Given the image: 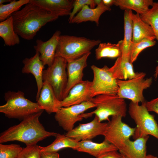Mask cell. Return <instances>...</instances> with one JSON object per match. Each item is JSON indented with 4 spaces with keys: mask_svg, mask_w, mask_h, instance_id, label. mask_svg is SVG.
I'll use <instances>...</instances> for the list:
<instances>
[{
    "mask_svg": "<svg viewBox=\"0 0 158 158\" xmlns=\"http://www.w3.org/2000/svg\"><path fill=\"white\" fill-rule=\"evenodd\" d=\"M97 158H122V155L117 150L112 151L105 153Z\"/></svg>",
    "mask_w": 158,
    "mask_h": 158,
    "instance_id": "cell-36",
    "label": "cell"
},
{
    "mask_svg": "<svg viewBox=\"0 0 158 158\" xmlns=\"http://www.w3.org/2000/svg\"><path fill=\"white\" fill-rule=\"evenodd\" d=\"M99 40H91L84 37L61 35L56 49V57L67 61L79 58L101 43Z\"/></svg>",
    "mask_w": 158,
    "mask_h": 158,
    "instance_id": "cell-4",
    "label": "cell"
},
{
    "mask_svg": "<svg viewBox=\"0 0 158 158\" xmlns=\"http://www.w3.org/2000/svg\"><path fill=\"white\" fill-rule=\"evenodd\" d=\"M133 63L129 58H118L109 71L117 80H126L136 77L138 73L135 72Z\"/></svg>",
    "mask_w": 158,
    "mask_h": 158,
    "instance_id": "cell-22",
    "label": "cell"
},
{
    "mask_svg": "<svg viewBox=\"0 0 158 158\" xmlns=\"http://www.w3.org/2000/svg\"><path fill=\"white\" fill-rule=\"evenodd\" d=\"M96 6H97L99 5L102 2L101 0H94Z\"/></svg>",
    "mask_w": 158,
    "mask_h": 158,
    "instance_id": "cell-40",
    "label": "cell"
},
{
    "mask_svg": "<svg viewBox=\"0 0 158 158\" xmlns=\"http://www.w3.org/2000/svg\"><path fill=\"white\" fill-rule=\"evenodd\" d=\"M23 148L18 144H0V158H17Z\"/></svg>",
    "mask_w": 158,
    "mask_h": 158,
    "instance_id": "cell-32",
    "label": "cell"
},
{
    "mask_svg": "<svg viewBox=\"0 0 158 158\" xmlns=\"http://www.w3.org/2000/svg\"><path fill=\"white\" fill-rule=\"evenodd\" d=\"M131 18L133 22V43H137L144 39H156L151 27L141 19L139 14H135L132 13Z\"/></svg>",
    "mask_w": 158,
    "mask_h": 158,
    "instance_id": "cell-23",
    "label": "cell"
},
{
    "mask_svg": "<svg viewBox=\"0 0 158 158\" xmlns=\"http://www.w3.org/2000/svg\"><path fill=\"white\" fill-rule=\"evenodd\" d=\"M110 7L105 6L102 1L99 5L94 8L86 5L73 17L70 23L79 24L88 21L94 22L97 26L99 24V20L101 15L105 12L110 11Z\"/></svg>",
    "mask_w": 158,
    "mask_h": 158,
    "instance_id": "cell-20",
    "label": "cell"
},
{
    "mask_svg": "<svg viewBox=\"0 0 158 158\" xmlns=\"http://www.w3.org/2000/svg\"><path fill=\"white\" fill-rule=\"evenodd\" d=\"M140 16L144 22L151 27L158 42V2H154L151 8Z\"/></svg>",
    "mask_w": 158,
    "mask_h": 158,
    "instance_id": "cell-29",
    "label": "cell"
},
{
    "mask_svg": "<svg viewBox=\"0 0 158 158\" xmlns=\"http://www.w3.org/2000/svg\"><path fill=\"white\" fill-rule=\"evenodd\" d=\"M123 40L119 41L117 44L110 42L100 43L95 50V56L97 60L102 58H118L122 54Z\"/></svg>",
    "mask_w": 158,
    "mask_h": 158,
    "instance_id": "cell-26",
    "label": "cell"
},
{
    "mask_svg": "<svg viewBox=\"0 0 158 158\" xmlns=\"http://www.w3.org/2000/svg\"><path fill=\"white\" fill-rule=\"evenodd\" d=\"M146 75L145 73L140 72L138 73L136 77L131 79L117 80L118 89L117 95L135 103L145 102L143 91L150 87L153 81L152 77L145 78Z\"/></svg>",
    "mask_w": 158,
    "mask_h": 158,
    "instance_id": "cell-7",
    "label": "cell"
},
{
    "mask_svg": "<svg viewBox=\"0 0 158 158\" xmlns=\"http://www.w3.org/2000/svg\"><path fill=\"white\" fill-rule=\"evenodd\" d=\"M54 140L48 146L42 147L40 146L41 152H57L64 148H70L74 149L77 147L79 141L66 136L59 134Z\"/></svg>",
    "mask_w": 158,
    "mask_h": 158,
    "instance_id": "cell-28",
    "label": "cell"
},
{
    "mask_svg": "<svg viewBox=\"0 0 158 158\" xmlns=\"http://www.w3.org/2000/svg\"><path fill=\"white\" fill-rule=\"evenodd\" d=\"M91 102L96 105V109L94 111L87 113H83L84 118H87L95 114L102 122L104 121H110L109 117L120 115L125 117L127 111V106L124 99L117 95H101L93 97Z\"/></svg>",
    "mask_w": 158,
    "mask_h": 158,
    "instance_id": "cell-5",
    "label": "cell"
},
{
    "mask_svg": "<svg viewBox=\"0 0 158 158\" xmlns=\"http://www.w3.org/2000/svg\"><path fill=\"white\" fill-rule=\"evenodd\" d=\"M91 53L90 52L79 58L67 61L66 69L68 81L63 96V100L73 86L83 81V71L87 66V59Z\"/></svg>",
    "mask_w": 158,
    "mask_h": 158,
    "instance_id": "cell-13",
    "label": "cell"
},
{
    "mask_svg": "<svg viewBox=\"0 0 158 158\" xmlns=\"http://www.w3.org/2000/svg\"><path fill=\"white\" fill-rule=\"evenodd\" d=\"M146 106L149 112H154L158 114V97L146 102Z\"/></svg>",
    "mask_w": 158,
    "mask_h": 158,
    "instance_id": "cell-35",
    "label": "cell"
},
{
    "mask_svg": "<svg viewBox=\"0 0 158 158\" xmlns=\"http://www.w3.org/2000/svg\"><path fill=\"white\" fill-rule=\"evenodd\" d=\"M61 34V31L57 30L47 41L44 42L39 39L36 41V44L34 48L35 52L40 53V59L44 66H49L53 63Z\"/></svg>",
    "mask_w": 158,
    "mask_h": 158,
    "instance_id": "cell-15",
    "label": "cell"
},
{
    "mask_svg": "<svg viewBox=\"0 0 158 158\" xmlns=\"http://www.w3.org/2000/svg\"><path fill=\"white\" fill-rule=\"evenodd\" d=\"M34 3L58 17L70 15L73 0H30Z\"/></svg>",
    "mask_w": 158,
    "mask_h": 158,
    "instance_id": "cell-18",
    "label": "cell"
},
{
    "mask_svg": "<svg viewBox=\"0 0 158 158\" xmlns=\"http://www.w3.org/2000/svg\"><path fill=\"white\" fill-rule=\"evenodd\" d=\"M122 158H127L124 156L123 154H122Z\"/></svg>",
    "mask_w": 158,
    "mask_h": 158,
    "instance_id": "cell-43",
    "label": "cell"
},
{
    "mask_svg": "<svg viewBox=\"0 0 158 158\" xmlns=\"http://www.w3.org/2000/svg\"><path fill=\"white\" fill-rule=\"evenodd\" d=\"M90 6V8H94L96 6L94 0H75L73 1V8L69 16L68 20L70 23L73 17L85 6Z\"/></svg>",
    "mask_w": 158,
    "mask_h": 158,
    "instance_id": "cell-34",
    "label": "cell"
},
{
    "mask_svg": "<svg viewBox=\"0 0 158 158\" xmlns=\"http://www.w3.org/2000/svg\"><path fill=\"white\" fill-rule=\"evenodd\" d=\"M67 61L60 57H56L52 64L43 71V82L49 83L52 87L58 99L63 100V96L68 81Z\"/></svg>",
    "mask_w": 158,
    "mask_h": 158,
    "instance_id": "cell-8",
    "label": "cell"
},
{
    "mask_svg": "<svg viewBox=\"0 0 158 158\" xmlns=\"http://www.w3.org/2000/svg\"><path fill=\"white\" fill-rule=\"evenodd\" d=\"M41 151L37 144L23 148L17 158H41Z\"/></svg>",
    "mask_w": 158,
    "mask_h": 158,
    "instance_id": "cell-33",
    "label": "cell"
},
{
    "mask_svg": "<svg viewBox=\"0 0 158 158\" xmlns=\"http://www.w3.org/2000/svg\"><path fill=\"white\" fill-rule=\"evenodd\" d=\"M23 73H31L34 76L37 87L36 100L39 98L43 84V75L44 66L40 58V53L35 52V55L30 58H26L22 61Z\"/></svg>",
    "mask_w": 158,
    "mask_h": 158,
    "instance_id": "cell-16",
    "label": "cell"
},
{
    "mask_svg": "<svg viewBox=\"0 0 158 158\" xmlns=\"http://www.w3.org/2000/svg\"><path fill=\"white\" fill-rule=\"evenodd\" d=\"M149 112L146 107V101L141 105L131 102L129 104L128 112L136 125L132 136L134 140L149 135L158 140V124L154 116Z\"/></svg>",
    "mask_w": 158,
    "mask_h": 158,
    "instance_id": "cell-6",
    "label": "cell"
},
{
    "mask_svg": "<svg viewBox=\"0 0 158 158\" xmlns=\"http://www.w3.org/2000/svg\"><path fill=\"white\" fill-rule=\"evenodd\" d=\"M115 0H102L103 4L106 6L110 7L114 5Z\"/></svg>",
    "mask_w": 158,
    "mask_h": 158,
    "instance_id": "cell-38",
    "label": "cell"
},
{
    "mask_svg": "<svg viewBox=\"0 0 158 158\" xmlns=\"http://www.w3.org/2000/svg\"><path fill=\"white\" fill-rule=\"evenodd\" d=\"M131 10H125L124 13V37L123 41L122 54L121 56L129 58L133 40V22Z\"/></svg>",
    "mask_w": 158,
    "mask_h": 158,
    "instance_id": "cell-24",
    "label": "cell"
},
{
    "mask_svg": "<svg viewBox=\"0 0 158 158\" xmlns=\"http://www.w3.org/2000/svg\"><path fill=\"white\" fill-rule=\"evenodd\" d=\"M120 115L111 116L107 123L104 136V139L116 147L119 150L125 141L134 133L135 128H132L123 122Z\"/></svg>",
    "mask_w": 158,
    "mask_h": 158,
    "instance_id": "cell-10",
    "label": "cell"
},
{
    "mask_svg": "<svg viewBox=\"0 0 158 158\" xmlns=\"http://www.w3.org/2000/svg\"><path fill=\"white\" fill-rule=\"evenodd\" d=\"M11 16L15 32L28 40H32L42 27L59 18L30 2Z\"/></svg>",
    "mask_w": 158,
    "mask_h": 158,
    "instance_id": "cell-1",
    "label": "cell"
},
{
    "mask_svg": "<svg viewBox=\"0 0 158 158\" xmlns=\"http://www.w3.org/2000/svg\"><path fill=\"white\" fill-rule=\"evenodd\" d=\"M92 81H83L73 86L67 96L61 101L62 107L78 104L83 102L91 101Z\"/></svg>",
    "mask_w": 158,
    "mask_h": 158,
    "instance_id": "cell-14",
    "label": "cell"
},
{
    "mask_svg": "<svg viewBox=\"0 0 158 158\" xmlns=\"http://www.w3.org/2000/svg\"><path fill=\"white\" fill-rule=\"evenodd\" d=\"M36 101L40 108L49 114L57 113L62 107L61 101L57 98L51 86L46 81L43 82Z\"/></svg>",
    "mask_w": 158,
    "mask_h": 158,
    "instance_id": "cell-17",
    "label": "cell"
},
{
    "mask_svg": "<svg viewBox=\"0 0 158 158\" xmlns=\"http://www.w3.org/2000/svg\"><path fill=\"white\" fill-rule=\"evenodd\" d=\"M96 107V105L92 102L87 101L68 107H62L55 113L54 118L59 125L68 132L74 128L76 122L83 119V118L82 114L87 110Z\"/></svg>",
    "mask_w": 158,
    "mask_h": 158,
    "instance_id": "cell-11",
    "label": "cell"
},
{
    "mask_svg": "<svg viewBox=\"0 0 158 158\" xmlns=\"http://www.w3.org/2000/svg\"><path fill=\"white\" fill-rule=\"evenodd\" d=\"M30 0H12L9 3L0 5V22L6 19L15 12L20 10L23 5L28 3Z\"/></svg>",
    "mask_w": 158,
    "mask_h": 158,
    "instance_id": "cell-30",
    "label": "cell"
},
{
    "mask_svg": "<svg viewBox=\"0 0 158 158\" xmlns=\"http://www.w3.org/2000/svg\"><path fill=\"white\" fill-rule=\"evenodd\" d=\"M107 126V123L100 122L98 117L95 116L90 122L81 124L67 132V136L80 141L90 140L99 135H104Z\"/></svg>",
    "mask_w": 158,
    "mask_h": 158,
    "instance_id": "cell-12",
    "label": "cell"
},
{
    "mask_svg": "<svg viewBox=\"0 0 158 158\" xmlns=\"http://www.w3.org/2000/svg\"><path fill=\"white\" fill-rule=\"evenodd\" d=\"M106 65L100 68L92 65L91 66L93 73L91 92L93 97L104 94L117 95L118 87L117 80L115 78Z\"/></svg>",
    "mask_w": 158,
    "mask_h": 158,
    "instance_id": "cell-9",
    "label": "cell"
},
{
    "mask_svg": "<svg viewBox=\"0 0 158 158\" xmlns=\"http://www.w3.org/2000/svg\"><path fill=\"white\" fill-rule=\"evenodd\" d=\"M154 3L152 0H115L114 5L122 10H133L141 15L146 12Z\"/></svg>",
    "mask_w": 158,
    "mask_h": 158,
    "instance_id": "cell-27",
    "label": "cell"
},
{
    "mask_svg": "<svg viewBox=\"0 0 158 158\" xmlns=\"http://www.w3.org/2000/svg\"><path fill=\"white\" fill-rule=\"evenodd\" d=\"M156 43L155 40L144 39L136 43L132 42L130 50V60L133 63L137 59L139 55L145 49L154 46Z\"/></svg>",
    "mask_w": 158,
    "mask_h": 158,
    "instance_id": "cell-31",
    "label": "cell"
},
{
    "mask_svg": "<svg viewBox=\"0 0 158 158\" xmlns=\"http://www.w3.org/2000/svg\"><path fill=\"white\" fill-rule=\"evenodd\" d=\"M145 158H157V157L151 154H148L147 155Z\"/></svg>",
    "mask_w": 158,
    "mask_h": 158,
    "instance_id": "cell-42",
    "label": "cell"
},
{
    "mask_svg": "<svg viewBox=\"0 0 158 158\" xmlns=\"http://www.w3.org/2000/svg\"><path fill=\"white\" fill-rule=\"evenodd\" d=\"M74 150L87 153L96 158L107 152L118 150L116 147L105 139L100 143L94 142L90 140L80 141Z\"/></svg>",
    "mask_w": 158,
    "mask_h": 158,
    "instance_id": "cell-21",
    "label": "cell"
},
{
    "mask_svg": "<svg viewBox=\"0 0 158 158\" xmlns=\"http://www.w3.org/2000/svg\"><path fill=\"white\" fill-rule=\"evenodd\" d=\"M41 158H60L59 154L57 152H41Z\"/></svg>",
    "mask_w": 158,
    "mask_h": 158,
    "instance_id": "cell-37",
    "label": "cell"
},
{
    "mask_svg": "<svg viewBox=\"0 0 158 158\" xmlns=\"http://www.w3.org/2000/svg\"><path fill=\"white\" fill-rule=\"evenodd\" d=\"M6 103L0 106V112L9 118L23 120L28 116L44 110L41 109L37 103L26 98L24 93L18 90L8 91L4 94Z\"/></svg>",
    "mask_w": 158,
    "mask_h": 158,
    "instance_id": "cell-3",
    "label": "cell"
},
{
    "mask_svg": "<svg viewBox=\"0 0 158 158\" xmlns=\"http://www.w3.org/2000/svg\"><path fill=\"white\" fill-rule=\"evenodd\" d=\"M12 1L11 0H0V5L4 4V3L9 2H10Z\"/></svg>",
    "mask_w": 158,
    "mask_h": 158,
    "instance_id": "cell-41",
    "label": "cell"
},
{
    "mask_svg": "<svg viewBox=\"0 0 158 158\" xmlns=\"http://www.w3.org/2000/svg\"><path fill=\"white\" fill-rule=\"evenodd\" d=\"M149 136L138 138L133 141L130 139L126 140L121 148L120 153L127 158H145L146 154V143Z\"/></svg>",
    "mask_w": 158,
    "mask_h": 158,
    "instance_id": "cell-19",
    "label": "cell"
},
{
    "mask_svg": "<svg viewBox=\"0 0 158 158\" xmlns=\"http://www.w3.org/2000/svg\"><path fill=\"white\" fill-rule=\"evenodd\" d=\"M43 111L32 114L19 124L10 127L1 133L0 143L17 141L26 146L36 144L39 141L59 133L47 131L39 118Z\"/></svg>",
    "mask_w": 158,
    "mask_h": 158,
    "instance_id": "cell-2",
    "label": "cell"
},
{
    "mask_svg": "<svg viewBox=\"0 0 158 158\" xmlns=\"http://www.w3.org/2000/svg\"><path fill=\"white\" fill-rule=\"evenodd\" d=\"M0 37L7 46H13L20 43V38L15 31L11 16L0 22Z\"/></svg>",
    "mask_w": 158,
    "mask_h": 158,
    "instance_id": "cell-25",
    "label": "cell"
},
{
    "mask_svg": "<svg viewBox=\"0 0 158 158\" xmlns=\"http://www.w3.org/2000/svg\"><path fill=\"white\" fill-rule=\"evenodd\" d=\"M154 76L155 79H157L158 76V66H157L155 68Z\"/></svg>",
    "mask_w": 158,
    "mask_h": 158,
    "instance_id": "cell-39",
    "label": "cell"
}]
</instances>
